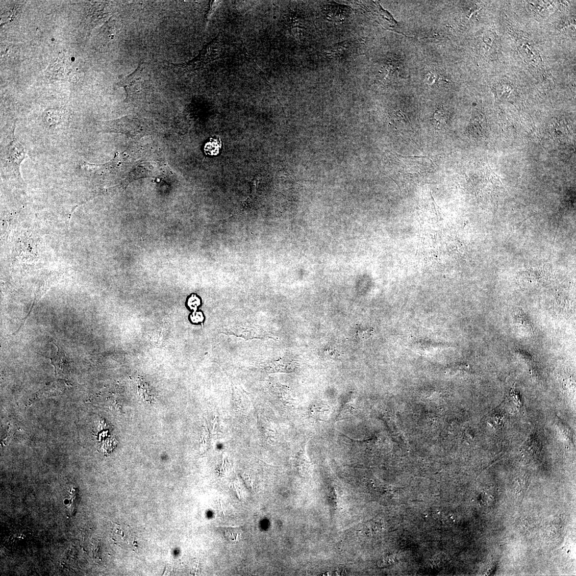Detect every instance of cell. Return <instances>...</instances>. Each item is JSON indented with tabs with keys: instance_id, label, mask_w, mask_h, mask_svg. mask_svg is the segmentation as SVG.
<instances>
[{
	"instance_id": "obj_1",
	"label": "cell",
	"mask_w": 576,
	"mask_h": 576,
	"mask_svg": "<svg viewBox=\"0 0 576 576\" xmlns=\"http://www.w3.org/2000/svg\"><path fill=\"white\" fill-rule=\"evenodd\" d=\"M118 84L125 89L127 99L133 102L145 99L155 90L152 72L144 62L140 63L131 74L123 78Z\"/></svg>"
},
{
	"instance_id": "obj_2",
	"label": "cell",
	"mask_w": 576,
	"mask_h": 576,
	"mask_svg": "<svg viewBox=\"0 0 576 576\" xmlns=\"http://www.w3.org/2000/svg\"><path fill=\"white\" fill-rule=\"evenodd\" d=\"M394 173L403 180L420 181L434 171V164L426 157L395 156Z\"/></svg>"
},
{
	"instance_id": "obj_3",
	"label": "cell",
	"mask_w": 576,
	"mask_h": 576,
	"mask_svg": "<svg viewBox=\"0 0 576 576\" xmlns=\"http://www.w3.org/2000/svg\"><path fill=\"white\" fill-rule=\"evenodd\" d=\"M223 53L222 45L217 37L206 44L192 60L187 63L173 65L176 69L183 73H191L204 68L211 63L218 60Z\"/></svg>"
},
{
	"instance_id": "obj_4",
	"label": "cell",
	"mask_w": 576,
	"mask_h": 576,
	"mask_svg": "<svg viewBox=\"0 0 576 576\" xmlns=\"http://www.w3.org/2000/svg\"><path fill=\"white\" fill-rule=\"evenodd\" d=\"M24 148L13 135L9 144L3 153L2 159L4 170L9 174H16L20 178V166L26 158Z\"/></svg>"
},
{
	"instance_id": "obj_5",
	"label": "cell",
	"mask_w": 576,
	"mask_h": 576,
	"mask_svg": "<svg viewBox=\"0 0 576 576\" xmlns=\"http://www.w3.org/2000/svg\"><path fill=\"white\" fill-rule=\"evenodd\" d=\"M49 78L53 80H68L76 81L81 75L79 70L73 68L66 60L58 59L49 67L48 70Z\"/></svg>"
},
{
	"instance_id": "obj_6",
	"label": "cell",
	"mask_w": 576,
	"mask_h": 576,
	"mask_svg": "<svg viewBox=\"0 0 576 576\" xmlns=\"http://www.w3.org/2000/svg\"><path fill=\"white\" fill-rule=\"evenodd\" d=\"M358 40L345 41L337 44L329 48L325 55L331 59L340 60L345 59L358 53L360 43Z\"/></svg>"
},
{
	"instance_id": "obj_7",
	"label": "cell",
	"mask_w": 576,
	"mask_h": 576,
	"mask_svg": "<svg viewBox=\"0 0 576 576\" xmlns=\"http://www.w3.org/2000/svg\"><path fill=\"white\" fill-rule=\"evenodd\" d=\"M331 412V407L322 402H315L309 408V415L313 419L324 421L329 418Z\"/></svg>"
},
{
	"instance_id": "obj_8",
	"label": "cell",
	"mask_w": 576,
	"mask_h": 576,
	"mask_svg": "<svg viewBox=\"0 0 576 576\" xmlns=\"http://www.w3.org/2000/svg\"><path fill=\"white\" fill-rule=\"evenodd\" d=\"M53 344L58 349L56 355L51 358L52 364L55 368V373H58L60 371L63 373H66L69 368V362L67 358L63 349L55 343Z\"/></svg>"
},
{
	"instance_id": "obj_9",
	"label": "cell",
	"mask_w": 576,
	"mask_h": 576,
	"mask_svg": "<svg viewBox=\"0 0 576 576\" xmlns=\"http://www.w3.org/2000/svg\"><path fill=\"white\" fill-rule=\"evenodd\" d=\"M272 391L282 403L291 406L295 403V399L291 396V392L286 385L277 383L272 386Z\"/></svg>"
},
{
	"instance_id": "obj_10",
	"label": "cell",
	"mask_w": 576,
	"mask_h": 576,
	"mask_svg": "<svg viewBox=\"0 0 576 576\" xmlns=\"http://www.w3.org/2000/svg\"><path fill=\"white\" fill-rule=\"evenodd\" d=\"M356 402L355 399H350L346 402L342 407H341L338 416L336 418V421L342 420L354 416L356 414Z\"/></svg>"
},
{
	"instance_id": "obj_11",
	"label": "cell",
	"mask_w": 576,
	"mask_h": 576,
	"mask_svg": "<svg viewBox=\"0 0 576 576\" xmlns=\"http://www.w3.org/2000/svg\"><path fill=\"white\" fill-rule=\"evenodd\" d=\"M221 148V142L220 138H211L209 142L206 144L204 150L206 155L216 156L219 154Z\"/></svg>"
},
{
	"instance_id": "obj_12",
	"label": "cell",
	"mask_w": 576,
	"mask_h": 576,
	"mask_svg": "<svg viewBox=\"0 0 576 576\" xmlns=\"http://www.w3.org/2000/svg\"><path fill=\"white\" fill-rule=\"evenodd\" d=\"M521 53L523 56L528 59L531 61H534L535 63L536 62L537 55L535 51H534L533 47L528 43H522L521 44Z\"/></svg>"
},
{
	"instance_id": "obj_13",
	"label": "cell",
	"mask_w": 576,
	"mask_h": 576,
	"mask_svg": "<svg viewBox=\"0 0 576 576\" xmlns=\"http://www.w3.org/2000/svg\"><path fill=\"white\" fill-rule=\"evenodd\" d=\"M372 334V329L371 328H367L366 329H360L358 332V335L359 338L362 340L369 338Z\"/></svg>"
},
{
	"instance_id": "obj_14",
	"label": "cell",
	"mask_w": 576,
	"mask_h": 576,
	"mask_svg": "<svg viewBox=\"0 0 576 576\" xmlns=\"http://www.w3.org/2000/svg\"><path fill=\"white\" fill-rule=\"evenodd\" d=\"M201 305V300L196 296H192L188 302V305L192 310H196Z\"/></svg>"
},
{
	"instance_id": "obj_15",
	"label": "cell",
	"mask_w": 576,
	"mask_h": 576,
	"mask_svg": "<svg viewBox=\"0 0 576 576\" xmlns=\"http://www.w3.org/2000/svg\"><path fill=\"white\" fill-rule=\"evenodd\" d=\"M191 320L194 323H199L203 321L204 317L203 313L201 312H195L191 316Z\"/></svg>"
}]
</instances>
